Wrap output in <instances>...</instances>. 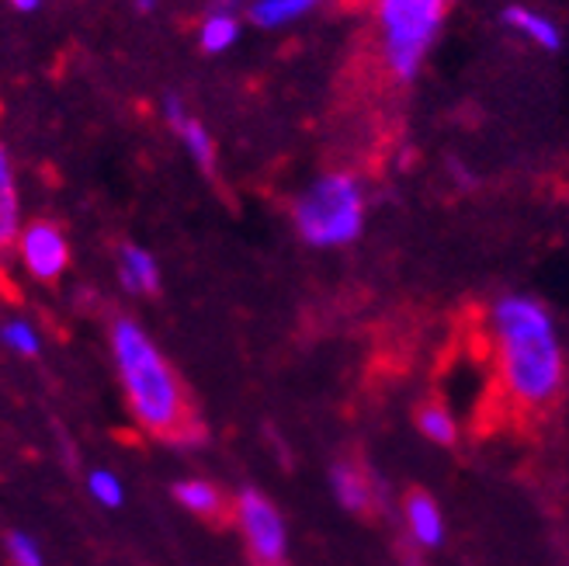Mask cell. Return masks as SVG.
I'll return each instance as SVG.
<instances>
[{
	"mask_svg": "<svg viewBox=\"0 0 569 566\" xmlns=\"http://www.w3.org/2000/svg\"><path fill=\"white\" fill-rule=\"evenodd\" d=\"M490 324L510 396L528 407L552 404L566 379V358L549 306L525 292H507L493 302Z\"/></svg>",
	"mask_w": 569,
	"mask_h": 566,
	"instance_id": "1",
	"label": "cell"
},
{
	"mask_svg": "<svg viewBox=\"0 0 569 566\" xmlns=\"http://www.w3.org/2000/svg\"><path fill=\"white\" fill-rule=\"evenodd\" d=\"M111 355H116L122 389L129 396L132 417L147 428L150 435H163L174 441H194L184 389L174 376V369L163 361L150 334L136 320L119 317L111 324Z\"/></svg>",
	"mask_w": 569,
	"mask_h": 566,
	"instance_id": "2",
	"label": "cell"
},
{
	"mask_svg": "<svg viewBox=\"0 0 569 566\" xmlns=\"http://www.w3.org/2000/svg\"><path fill=\"white\" fill-rule=\"evenodd\" d=\"M451 0H372L376 46L386 77L396 88H410L438 46Z\"/></svg>",
	"mask_w": 569,
	"mask_h": 566,
	"instance_id": "3",
	"label": "cell"
},
{
	"mask_svg": "<svg viewBox=\"0 0 569 566\" xmlns=\"http://www.w3.org/2000/svg\"><path fill=\"white\" fill-rule=\"evenodd\" d=\"M368 191L355 171H327L312 178L292 202V222L302 244L317 250L348 247L365 234Z\"/></svg>",
	"mask_w": 569,
	"mask_h": 566,
	"instance_id": "4",
	"label": "cell"
},
{
	"mask_svg": "<svg viewBox=\"0 0 569 566\" xmlns=\"http://www.w3.org/2000/svg\"><path fill=\"white\" fill-rule=\"evenodd\" d=\"M237 525L243 532V539L261 566H274L284 556L289 546V535H284V522L278 515V507L258 494V490H243L237 497Z\"/></svg>",
	"mask_w": 569,
	"mask_h": 566,
	"instance_id": "5",
	"label": "cell"
},
{
	"mask_svg": "<svg viewBox=\"0 0 569 566\" xmlns=\"http://www.w3.org/2000/svg\"><path fill=\"white\" fill-rule=\"evenodd\" d=\"M14 247H18L21 268L36 281H56L70 268V240L63 234V226L52 219L24 222Z\"/></svg>",
	"mask_w": 569,
	"mask_h": 566,
	"instance_id": "6",
	"label": "cell"
},
{
	"mask_svg": "<svg viewBox=\"0 0 569 566\" xmlns=\"http://www.w3.org/2000/svg\"><path fill=\"white\" fill-rule=\"evenodd\" d=\"M160 111H163V122L174 129L178 136V143L181 150L188 153V160L198 167L202 175H216V167H219V150H216V136L212 129L194 116V111L188 108L184 95L178 91H167L163 101H160Z\"/></svg>",
	"mask_w": 569,
	"mask_h": 566,
	"instance_id": "7",
	"label": "cell"
},
{
	"mask_svg": "<svg viewBox=\"0 0 569 566\" xmlns=\"http://www.w3.org/2000/svg\"><path fill=\"white\" fill-rule=\"evenodd\" d=\"M497 21H500L503 32L518 36L521 42L535 46L538 52H546V56H559L566 49L562 24L549 11H538L531 4H521V0H510V4L500 8Z\"/></svg>",
	"mask_w": 569,
	"mask_h": 566,
	"instance_id": "8",
	"label": "cell"
},
{
	"mask_svg": "<svg viewBox=\"0 0 569 566\" xmlns=\"http://www.w3.org/2000/svg\"><path fill=\"white\" fill-rule=\"evenodd\" d=\"M243 4L247 0H206L202 21H198V49L206 56H226L243 39Z\"/></svg>",
	"mask_w": 569,
	"mask_h": 566,
	"instance_id": "9",
	"label": "cell"
},
{
	"mask_svg": "<svg viewBox=\"0 0 569 566\" xmlns=\"http://www.w3.org/2000/svg\"><path fill=\"white\" fill-rule=\"evenodd\" d=\"M327 0H247L243 4V21L253 24L258 32H281L317 14Z\"/></svg>",
	"mask_w": 569,
	"mask_h": 566,
	"instance_id": "10",
	"label": "cell"
},
{
	"mask_svg": "<svg viewBox=\"0 0 569 566\" xmlns=\"http://www.w3.org/2000/svg\"><path fill=\"white\" fill-rule=\"evenodd\" d=\"M21 226H24V216H21V188H18L14 157L4 139H0V250L14 247Z\"/></svg>",
	"mask_w": 569,
	"mask_h": 566,
	"instance_id": "11",
	"label": "cell"
},
{
	"mask_svg": "<svg viewBox=\"0 0 569 566\" xmlns=\"http://www.w3.org/2000/svg\"><path fill=\"white\" fill-rule=\"evenodd\" d=\"M119 281L132 296H153L160 289V265L157 258L139 244L119 247Z\"/></svg>",
	"mask_w": 569,
	"mask_h": 566,
	"instance_id": "12",
	"label": "cell"
},
{
	"mask_svg": "<svg viewBox=\"0 0 569 566\" xmlns=\"http://www.w3.org/2000/svg\"><path fill=\"white\" fill-rule=\"evenodd\" d=\"M407 528H410V539L423 549H438L445 543V518H441V507L435 504V497H427L420 490H413L407 497Z\"/></svg>",
	"mask_w": 569,
	"mask_h": 566,
	"instance_id": "13",
	"label": "cell"
},
{
	"mask_svg": "<svg viewBox=\"0 0 569 566\" xmlns=\"http://www.w3.org/2000/svg\"><path fill=\"white\" fill-rule=\"evenodd\" d=\"M330 484H333L337 500L345 504L348 512H368V507H372L376 487H372V479H368L358 466H351V463H337V466L330 469Z\"/></svg>",
	"mask_w": 569,
	"mask_h": 566,
	"instance_id": "14",
	"label": "cell"
},
{
	"mask_svg": "<svg viewBox=\"0 0 569 566\" xmlns=\"http://www.w3.org/2000/svg\"><path fill=\"white\" fill-rule=\"evenodd\" d=\"M174 497L181 507H188V512L198 518H219L226 507L222 494L212 484H206V479H181L174 487Z\"/></svg>",
	"mask_w": 569,
	"mask_h": 566,
	"instance_id": "15",
	"label": "cell"
},
{
	"mask_svg": "<svg viewBox=\"0 0 569 566\" xmlns=\"http://www.w3.org/2000/svg\"><path fill=\"white\" fill-rule=\"evenodd\" d=\"M417 424L427 441L435 445H455V438H459V428H455V417L441 407V404H427L420 407L417 414Z\"/></svg>",
	"mask_w": 569,
	"mask_h": 566,
	"instance_id": "16",
	"label": "cell"
},
{
	"mask_svg": "<svg viewBox=\"0 0 569 566\" xmlns=\"http://www.w3.org/2000/svg\"><path fill=\"white\" fill-rule=\"evenodd\" d=\"M0 341H4L14 355H24V358H36L42 348L39 330L28 320H8L4 327H0Z\"/></svg>",
	"mask_w": 569,
	"mask_h": 566,
	"instance_id": "17",
	"label": "cell"
},
{
	"mask_svg": "<svg viewBox=\"0 0 569 566\" xmlns=\"http://www.w3.org/2000/svg\"><path fill=\"white\" fill-rule=\"evenodd\" d=\"M88 490L98 504L104 507H119L126 500V490H122V479L116 473H108V469H94L88 476Z\"/></svg>",
	"mask_w": 569,
	"mask_h": 566,
	"instance_id": "18",
	"label": "cell"
},
{
	"mask_svg": "<svg viewBox=\"0 0 569 566\" xmlns=\"http://www.w3.org/2000/svg\"><path fill=\"white\" fill-rule=\"evenodd\" d=\"M8 553H11L14 566H42L39 543L32 539V535H24V532H11L8 535Z\"/></svg>",
	"mask_w": 569,
	"mask_h": 566,
	"instance_id": "19",
	"label": "cell"
},
{
	"mask_svg": "<svg viewBox=\"0 0 569 566\" xmlns=\"http://www.w3.org/2000/svg\"><path fill=\"white\" fill-rule=\"evenodd\" d=\"M160 11V0H132V14L139 18H153Z\"/></svg>",
	"mask_w": 569,
	"mask_h": 566,
	"instance_id": "20",
	"label": "cell"
},
{
	"mask_svg": "<svg viewBox=\"0 0 569 566\" xmlns=\"http://www.w3.org/2000/svg\"><path fill=\"white\" fill-rule=\"evenodd\" d=\"M8 4H11V11H18V14H36V11H42L46 0H8Z\"/></svg>",
	"mask_w": 569,
	"mask_h": 566,
	"instance_id": "21",
	"label": "cell"
},
{
	"mask_svg": "<svg viewBox=\"0 0 569 566\" xmlns=\"http://www.w3.org/2000/svg\"><path fill=\"white\" fill-rule=\"evenodd\" d=\"M274 566H278V563H274Z\"/></svg>",
	"mask_w": 569,
	"mask_h": 566,
	"instance_id": "22",
	"label": "cell"
}]
</instances>
